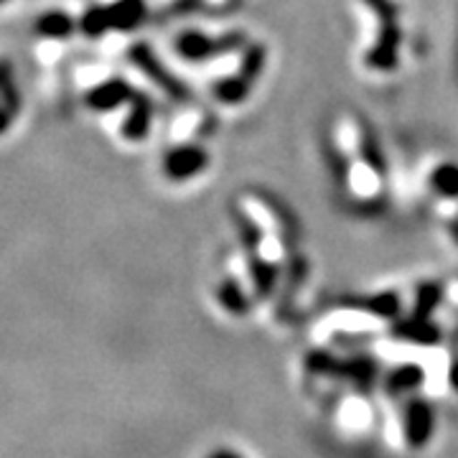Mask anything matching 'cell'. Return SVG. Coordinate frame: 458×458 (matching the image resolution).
Listing matches in <instances>:
<instances>
[{
  "mask_svg": "<svg viewBox=\"0 0 458 458\" xmlns=\"http://www.w3.org/2000/svg\"><path fill=\"white\" fill-rule=\"evenodd\" d=\"M436 186L443 194H458V171L451 165H443L436 171Z\"/></svg>",
  "mask_w": 458,
  "mask_h": 458,
  "instance_id": "cell-3",
  "label": "cell"
},
{
  "mask_svg": "<svg viewBox=\"0 0 458 458\" xmlns=\"http://www.w3.org/2000/svg\"><path fill=\"white\" fill-rule=\"evenodd\" d=\"M451 385H454V390L458 393V361H454V367H451Z\"/></svg>",
  "mask_w": 458,
  "mask_h": 458,
  "instance_id": "cell-4",
  "label": "cell"
},
{
  "mask_svg": "<svg viewBox=\"0 0 458 458\" xmlns=\"http://www.w3.org/2000/svg\"><path fill=\"white\" fill-rule=\"evenodd\" d=\"M212 458H240L237 454H229V451H216Z\"/></svg>",
  "mask_w": 458,
  "mask_h": 458,
  "instance_id": "cell-5",
  "label": "cell"
},
{
  "mask_svg": "<svg viewBox=\"0 0 458 458\" xmlns=\"http://www.w3.org/2000/svg\"><path fill=\"white\" fill-rule=\"evenodd\" d=\"M420 382H423V369L415 367V364H405V367H400L397 372L387 377V390L393 394L408 393L412 387H418Z\"/></svg>",
  "mask_w": 458,
  "mask_h": 458,
  "instance_id": "cell-2",
  "label": "cell"
},
{
  "mask_svg": "<svg viewBox=\"0 0 458 458\" xmlns=\"http://www.w3.org/2000/svg\"><path fill=\"white\" fill-rule=\"evenodd\" d=\"M403 428H405V441L410 448L420 451L436 430V412L426 400H410L405 415H403Z\"/></svg>",
  "mask_w": 458,
  "mask_h": 458,
  "instance_id": "cell-1",
  "label": "cell"
}]
</instances>
